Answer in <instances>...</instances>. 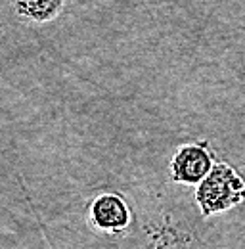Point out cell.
<instances>
[{"label":"cell","instance_id":"7a4b0ae2","mask_svg":"<svg viewBox=\"0 0 245 249\" xmlns=\"http://www.w3.org/2000/svg\"><path fill=\"white\" fill-rule=\"evenodd\" d=\"M216 156L209 142H186L171 159V180L178 184L197 186L214 167Z\"/></svg>","mask_w":245,"mask_h":249},{"label":"cell","instance_id":"277c9868","mask_svg":"<svg viewBox=\"0 0 245 249\" xmlns=\"http://www.w3.org/2000/svg\"><path fill=\"white\" fill-rule=\"evenodd\" d=\"M10 4L23 21L48 23L61 16L69 0H10Z\"/></svg>","mask_w":245,"mask_h":249},{"label":"cell","instance_id":"3957f363","mask_svg":"<svg viewBox=\"0 0 245 249\" xmlns=\"http://www.w3.org/2000/svg\"><path fill=\"white\" fill-rule=\"evenodd\" d=\"M92 228L105 234H119L130 224V207L117 192H104L92 199L88 207Z\"/></svg>","mask_w":245,"mask_h":249},{"label":"cell","instance_id":"6da1fadb","mask_svg":"<svg viewBox=\"0 0 245 249\" xmlns=\"http://www.w3.org/2000/svg\"><path fill=\"white\" fill-rule=\"evenodd\" d=\"M245 201V178L238 169L216 161L211 173L195 188V203L203 218L226 213Z\"/></svg>","mask_w":245,"mask_h":249}]
</instances>
